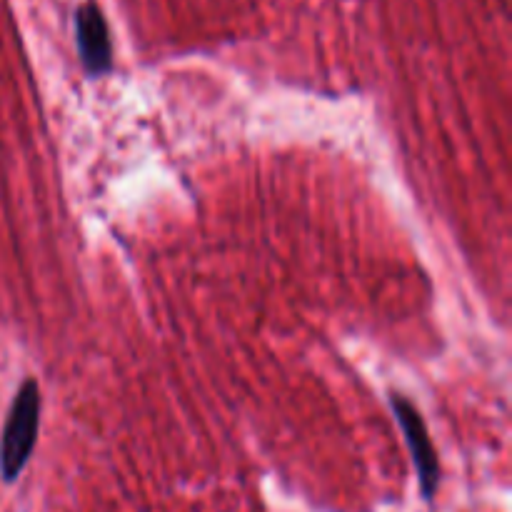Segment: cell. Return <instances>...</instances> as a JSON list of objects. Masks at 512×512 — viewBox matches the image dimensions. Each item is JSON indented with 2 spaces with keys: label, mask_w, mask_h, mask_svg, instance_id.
Wrapping results in <instances>:
<instances>
[{
  "label": "cell",
  "mask_w": 512,
  "mask_h": 512,
  "mask_svg": "<svg viewBox=\"0 0 512 512\" xmlns=\"http://www.w3.org/2000/svg\"><path fill=\"white\" fill-rule=\"evenodd\" d=\"M40 430V385L35 378L23 380L10 405L0 438V475L5 483H15L28 465L38 443Z\"/></svg>",
  "instance_id": "cell-1"
},
{
  "label": "cell",
  "mask_w": 512,
  "mask_h": 512,
  "mask_svg": "<svg viewBox=\"0 0 512 512\" xmlns=\"http://www.w3.org/2000/svg\"><path fill=\"white\" fill-rule=\"evenodd\" d=\"M390 405H393V413L395 418H398L400 430H403L410 455H413L420 493H423V498L430 503V500H435V495H438L440 463L433 440H430L428 435V428H425L423 415H420L418 408L400 393L390 395Z\"/></svg>",
  "instance_id": "cell-2"
},
{
  "label": "cell",
  "mask_w": 512,
  "mask_h": 512,
  "mask_svg": "<svg viewBox=\"0 0 512 512\" xmlns=\"http://www.w3.org/2000/svg\"><path fill=\"white\" fill-rule=\"evenodd\" d=\"M75 45H78L80 63L90 78L113 70V43H110L108 20L95 0H85L75 8Z\"/></svg>",
  "instance_id": "cell-3"
}]
</instances>
